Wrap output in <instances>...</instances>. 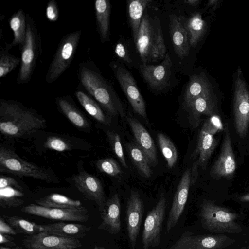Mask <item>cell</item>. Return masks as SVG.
<instances>
[{
    "label": "cell",
    "instance_id": "51",
    "mask_svg": "<svg viewBox=\"0 0 249 249\" xmlns=\"http://www.w3.org/2000/svg\"><path fill=\"white\" fill-rule=\"evenodd\" d=\"M238 249H249V247H241Z\"/></svg>",
    "mask_w": 249,
    "mask_h": 249
},
{
    "label": "cell",
    "instance_id": "41",
    "mask_svg": "<svg viewBox=\"0 0 249 249\" xmlns=\"http://www.w3.org/2000/svg\"><path fill=\"white\" fill-rule=\"evenodd\" d=\"M46 16L51 22L57 21L59 18V9L55 0H50L46 9Z\"/></svg>",
    "mask_w": 249,
    "mask_h": 249
},
{
    "label": "cell",
    "instance_id": "11",
    "mask_svg": "<svg viewBox=\"0 0 249 249\" xmlns=\"http://www.w3.org/2000/svg\"><path fill=\"white\" fill-rule=\"evenodd\" d=\"M26 213L61 222H86L89 216L87 210L81 209H60L30 204L21 208Z\"/></svg>",
    "mask_w": 249,
    "mask_h": 249
},
{
    "label": "cell",
    "instance_id": "31",
    "mask_svg": "<svg viewBox=\"0 0 249 249\" xmlns=\"http://www.w3.org/2000/svg\"><path fill=\"white\" fill-rule=\"evenodd\" d=\"M210 85L203 74L192 76L184 93L185 105L205 93H210Z\"/></svg>",
    "mask_w": 249,
    "mask_h": 249
},
{
    "label": "cell",
    "instance_id": "30",
    "mask_svg": "<svg viewBox=\"0 0 249 249\" xmlns=\"http://www.w3.org/2000/svg\"><path fill=\"white\" fill-rule=\"evenodd\" d=\"M150 2L151 1L149 0H133L128 2V15L135 43L143 13Z\"/></svg>",
    "mask_w": 249,
    "mask_h": 249
},
{
    "label": "cell",
    "instance_id": "6",
    "mask_svg": "<svg viewBox=\"0 0 249 249\" xmlns=\"http://www.w3.org/2000/svg\"><path fill=\"white\" fill-rule=\"evenodd\" d=\"M0 172L47 182L59 181L56 177L46 169L24 160L14 151L2 145L0 146Z\"/></svg>",
    "mask_w": 249,
    "mask_h": 249
},
{
    "label": "cell",
    "instance_id": "40",
    "mask_svg": "<svg viewBox=\"0 0 249 249\" xmlns=\"http://www.w3.org/2000/svg\"><path fill=\"white\" fill-rule=\"evenodd\" d=\"M44 146L51 150L64 152L70 150L71 145L63 138L51 136L47 138L44 144Z\"/></svg>",
    "mask_w": 249,
    "mask_h": 249
},
{
    "label": "cell",
    "instance_id": "14",
    "mask_svg": "<svg viewBox=\"0 0 249 249\" xmlns=\"http://www.w3.org/2000/svg\"><path fill=\"white\" fill-rule=\"evenodd\" d=\"M144 205L142 200L136 191H132L127 199L125 210V222L131 249H135L142 220Z\"/></svg>",
    "mask_w": 249,
    "mask_h": 249
},
{
    "label": "cell",
    "instance_id": "37",
    "mask_svg": "<svg viewBox=\"0 0 249 249\" xmlns=\"http://www.w3.org/2000/svg\"><path fill=\"white\" fill-rule=\"evenodd\" d=\"M20 58L10 53L7 49L0 51V78L5 77L20 64Z\"/></svg>",
    "mask_w": 249,
    "mask_h": 249
},
{
    "label": "cell",
    "instance_id": "19",
    "mask_svg": "<svg viewBox=\"0 0 249 249\" xmlns=\"http://www.w3.org/2000/svg\"><path fill=\"white\" fill-rule=\"evenodd\" d=\"M219 127L215 123L209 119L204 124L200 131L196 151L199 155L198 163L204 168L216 147L217 142L214 135Z\"/></svg>",
    "mask_w": 249,
    "mask_h": 249
},
{
    "label": "cell",
    "instance_id": "33",
    "mask_svg": "<svg viewBox=\"0 0 249 249\" xmlns=\"http://www.w3.org/2000/svg\"><path fill=\"white\" fill-rule=\"evenodd\" d=\"M127 148L130 157L139 172L143 176L150 178L152 173L150 165L144 153L136 143H129Z\"/></svg>",
    "mask_w": 249,
    "mask_h": 249
},
{
    "label": "cell",
    "instance_id": "46",
    "mask_svg": "<svg viewBox=\"0 0 249 249\" xmlns=\"http://www.w3.org/2000/svg\"><path fill=\"white\" fill-rule=\"evenodd\" d=\"M200 2L199 0H186L184 1L186 4H189L192 6H196Z\"/></svg>",
    "mask_w": 249,
    "mask_h": 249
},
{
    "label": "cell",
    "instance_id": "4",
    "mask_svg": "<svg viewBox=\"0 0 249 249\" xmlns=\"http://www.w3.org/2000/svg\"><path fill=\"white\" fill-rule=\"evenodd\" d=\"M199 217L202 227L211 233L239 234L242 231L236 221L239 218L238 213L210 200H204L202 203Z\"/></svg>",
    "mask_w": 249,
    "mask_h": 249
},
{
    "label": "cell",
    "instance_id": "24",
    "mask_svg": "<svg viewBox=\"0 0 249 249\" xmlns=\"http://www.w3.org/2000/svg\"><path fill=\"white\" fill-rule=\"evenodd\" d=\"M71 97L64 96L56 99V103L59 110L74 126L84 130L90 128L87 117L71 101Z\"/></svg>",
    "mask_w": 249,
    "mask_h": 249
},
{
    "label": "cell",
    "instance_id": "18",
    "mask_svg": "<svg viewBox=\"0 0 249 249\" xmlns=\"http://www.w3.org/2000/svg\"><path fill=\"white\" fill-rule=\"evenodd\" d=\"M172 63L168 53L159 65L140 66L142 75L150 87L157 90L165 89L168 85L171 75Z\"/></svg>",
    "mask_w": 249,
    "mask_h": 249
},
{
    "label": "cell",
    "instance_id": "47",
    "mask_svg": "<svg viewBox=\"0 0 249 249\" xmlns=\"http://www.w3.org/2000/svg\"><path fill=\"white\" fill-rule=\"evenodd\" d=\"M240 200L242 202H249V193L240 196Z\"/></svg>",
    "mask_w": 249,
    "mask_h": 249
},
{
    "label": "cell",
    "instance_id": "39",
    "mask_svg": "<svg viewBox=\"0 0 249 249\" xmlns=\"http://www.w3.org/2000/svg\"><path fill=\"white\" fill-rule=\"evenodd\" d=\"M107 136L111 147L122 165L127 168L124 154L121 144L120 135L114 132H108Z\"/></svg>",
    "mask_w": 249,
    "mask_h": 249
},
{
    "label": "cell",
    "instance_id": "2",
    "mask_svg": "<svg viewBox=\"0 0 249 249\" xmlns=\"http://www.w3.org/2000/svg\"><path fill=\"white\" fill-rule=\"evenodd\" d=\"M79 81L86 92L112 117L124 115L121 101L112 86L102 76L91 61L80 63L77 73Z\"/></svg>",
    "mask_w": 249,
    "mask_h": 249
},
{
    "label": "cell",
    "instance_id": "23",
    "mask_svg": "<svg viewBox=\"0 0 249 249\" xmlns=\"http://www.w3.org/2000/svg\"><path fill=\"white\" fill-rule=\"evenodd\" d=\"M42 232L79 239L83 238L90 230L86 225L66 222L41 225Z\"/></svg>",
    "mask_w": 249,
    "mask_h": 249
},
{
    "label": "cell",
    "instance_id": "52",
    "mask_svg": "<svg viewBox=\"0 0 249 249\" xmlns=\"http://www.w3.org/2000/svg\"><path fill=\"white\" fill-rule=\"evenodd\" d=\"M117 249V248H115V249Z\"/></svg>",
    "mask_w": 249,
    "mask_h": 249
},
{
    "label": "cell",
    "instance_id": "26",
    "mask_svg": "<svg viewBox=\"0 0 249 249\" xmlns=\"http://www.w3.org/2000/svg\"><path fill=\"white\" fill-rule=\"evenodd\" d=\"M189 112L190 115L195 124H199V120L202 115L209 116L215 115L214 104L210 93H205L190 103L185 105Z\"/></svg>",
    "mask_w": 249,
    "mask_h": 249
},
{
    "label": "cell",
    "instance_id": "35",
    "mask_svg": "<svg viewBox=\"0 0 249 249\" xmlns=\"http://www.w3.org/2000/svg\"><path fill=\"white\" fill-rule=\"evenodd\" d=\"M157 141L159 147L164 156L169 168L173 167L178 159V152L176 147L166 136L162 133L157 134Z\"/></svg>",
    "mask_w": 249,
    "mask_h": 249
},
{
    "label": "cell",
    "instance_id": "13",
    "mask_svg": "<svg viewBox=\"0 0 249 249\" xmlns=\"http://www.w3.org/2000/svg\"><path fill=\"white\" fill-rule=\"evenodd\" d=\"M238 74L235 84L234 117L236 131L243 138L249 124V93L241 73Z\"/></svg>",
    "mask_w": 249,
    "mask_h": 249
},
{
    "label": "cell",
    "instance_id": "8",
    "mask_svg": "<svg viewBox=\"0 0 249 249\" xmlns=\"http://www.w3.org/2000/svg\"><path fill=\"white\" fill-rule=\"evenodd\" d=\"M166 207V198L162 194L156 205L147 213L144 220L141 237L143 249L155 248L159 245Z\"/></svg>",
    "mask_w": 249,
    "mask_h": 249
},
{
    "label": "cell",
    "instance_id": "1",
    "mask_svg": "<svg viewBox=\"0 0 249 249\" xmlns=\"http://www.w3.org/2000/svg\"><path fill=\"white\" fill-rule=\"evenodd\" d=\"M34 110L13 100H0V131L4 137L18 138L31 135L46 125Z\"/></svg>",
    "mask_w": 249,
    "mask_h": 249
},
{
    "label": "cell",
    "instance_id": "7",
    "mask_svg": "<svg viewBox=\"0 0 249 249\" xmlns=\"http://www.w3.org/2000/svg\"><path fill=\"white\" fill-rule=\"evenodd\" d=\"M82 32L78 30L69 33L60 40L46 73L47 83L56 81L69 67L77 49Z\"/></svg>",
    "mask_w": 249,
    "mask_h": 249
},
{
    "label": "cell",
    "instance_id": "22",
    "mask_svg": "<svg viewBox=\"0 0 249 249\" xmlns=\"http://www.w3.org/2000/svg\"><path fill=\"white\" fill-rule=\"evenodd\" d=\"M170 33L172 44L177 55L180 58L187 56L190 50L189 35L184 19L175 15L170 18Z\"/></svg>",
    "mask_w": 249,
    "mask_h": 249
},
{
    "label": "cell",
    "instance_id": "43",
    "mask_svg": "<svg viewBox=\"0 0 249 249\" xmlns=\"http://www.w3.org/2000/svg\"><path fill=\"white\" fill-rule=\"evenodd\" d=\"M12 187L22 191V188L18 183L13 178L4 175L0 176V189Z\"/></svg>",
    "mask_w": 249,
    "mask_h": 249
},
{
    "label": "cell",
    "instance_id": "16",
    "mask_svg": "<svg viewBox=\"0 0 249 249\" xmlns=\"http://www.w3.org/2000/svg\"><path fill=\"white\" fill-rule=\"evenodd\" d=\"M236 168L231 139L227 127L220 155L212 166L210 173L212 178L217 179L222 178L230 179L233 176Z\"/></svg>",
    "mask_w": 249,
    "mask_h": 249
},
{
    "label": "cell",
    "instance_id": "42",
    "mask_svg": "<svg viewBox=\"0 0 249 249\" xmlns=\"http://www.w3.org/2000/svg\"><path fill=\"white\" fill-rule=\"evenodd\" d=\"M115 53L117 57L127 63H132L127 48L124 44L120 42H118L115 49Z\"/></svg>",
    "mask_w": 249,
    "mask_h": 249
},
{
    "label": "cell",
    "instance_id": "3",
    "mask_svg": "<svg viewBox=\"0 0 249 249\" xmlns=\"http://www.w3.org/2000/svg\"><path fill=\"white\" fill-rule=\"evenodd\" d=\"M142 64L164 58L166 46L161 26L158 19L143 14L135 42Z\"/></svg>",
    "mask_w": 249,
    "mask_h": 249
},
{
    "label": "cell",
    "instance_id": "34",
    "mask_svg": "<svg viewBox=\"0 0 249 249\" xmlns=\"http://www.w3.org/2000/svg\"><path fill=\"white\" fill-rule=\"evenodd\" d=\"M4 219L18 233L33 235L42 232L41 225L17 216H3Z\"/></svg>",
    "mask_w": 249,
    "mask_h": 249
},
{
    "label": "cell",
    "instance_id": "50",
    "mask_svg": "<svg viewBox=\"0 0 249 249\" xmlns=\"http://www.w3.org/2000/svg\"><path fill=\"white\" fill-rule=\"evenodd\" d=\"M91 249H105L103 247H95Z\"/></svg>",
    "mask_w": 249,
    "mask_h": 249
},
{
    "label": "cell",
    "instance_id": "17",
    "mask_svg": "<svg viewBox=\"0 0 249 249\" xmlns=\"http://www.w3.org/2000/svg\"><path fill=\"white\" fill-rule=\"evenodd\" d=\"M191 185V171L190 169H187L183 173L174 195L167 220V233H169L176 226L182 215L187 201Z\"/></svg>",
    "mask_w": 249,
    "mask_h": 249
},
{
    "label": "cell",
    "instance_id": "45",
    "mask_svg": "<svg viewBox=\"0 0 249 249\" xmlns=\"http://www.w3.org/2000/svg\"><path fill=\"white\" fill-rule=\"evenodd\" d=\"M0 244H8L14 246L15 244L13 242L11 237L5 234L0 233Z\"/></svg>",
    "mask_w": 249,
    "mask_h": 249
},
{
    "label": "cell",
    "instance_id": "12",
    "mask_svg": "<svg viewBox=\"0 0 249 249\" xmlns=\"http://www.w3.org/2000/svg\"><path fill=\"white\" fill-rule=\"evenodd\" d=\"M22 243L28 249H78L82 246L79 239L45 232L26 236Z\"/></svg>",
    "mask_w": 249,
    "mask_h": 249
},
{
    "label": "cell",
    "instance_id": "48",
    "mask_svg": "<svg viewBox=\"0 0 249 249\" xmlns=\"http://www.w3.org/2000/svg\"><path fill=\"white\" fill-rule=\"evenodd\" d=\"M217 1L216 0H211L209 1L208 4L209 5H213L215 4Z\"/></svg>",
    "mask_w": 249,
    "mask_h": 249
},
{
    "label": "cell",
    "instance_id": "10",
    "mask_svg": "<svg viewBox=\"0 0 249 249\" xmlns=\"http://www.w3.org/2000/svg\"><path fill=\"white\" fill-rule=\"evenodd\" d=\"M110 66L133 110L148 121L145 101L131 74L116 62H111Z\"/></svg>",
    "mask_w": 249,
    "mask_h": 249
},
{
    "label": "cell",
    "instance_id": "9",
    "mask_svg": "<svg viewBox=\"0 0 249 249\" xmlns=\"http://www.w3.org/2000/svg\"><path fill=\"white\" fill-rule=\"evenodd\" d=\"M235 242V239L224 234L194 235L185 231L170 249H223Z\"/></svg>",
    "mask_w": 249,
    "mask_h": 249
},
{
    "label": "cell",
    "instance_id": "5",
    "mask_svg": "<svg viewBox=\"0 0 249 249\" xmlns=\"http://www.w3.org/2000/svg\"><path fill=\"white\" fill-rule=\"evenodd\" d=\"M26 35L21 50L20 64L17 78L19 84L28 83L35 70L39 54L41 53L39 32L32 18L26 14Z\"/></svg>",
    "mask_w": 249,
    "mask_h": 249
},
{
    "label": "cell",
    "instance_id": "15",
    "mask_svg": "<svg viewBox=\"0 0 249 249\" xmlns=\"http://www.w3.org/2000/svg\"><path fill=\"white\" fill-rule=\"evenodd\" d=\"M74 185L88 199L94 201L99 211L103 209L106 202L102 184L94 175L87 172H81L72 177Z\"/></svg>",
    "mask_w": 249,
    "mask_h": 249
},
{
    "label": "cell",
    "instance_id": "21",
    "mask_svg": "<svg viewBox=\"0 0 249 249\" xmlns=\"http://www.w3.org/2000/svg\"><path fill=\"white\" fill-rule=\"evenodd\" d=\"M127 121L135 137L136 144L145 154L150 166H156L157 157L154 141L144 127L137 120L129 117Z\"/></svg>",
    "mask_w": 249,
    "mask_h": 249
},
{
    "label": "cell",
    "instance_id": "20",
    "mask_svg": "<svg viewBox=\"0 0 249 249\" xmlns=\"http://www.w3.org/2000/svg\"><path fill=\"white\" fill-rule=\"evenodd\" d=\"M100 212L101 222L98 230H105L111 235L118 234L121 230V204L119 196L114 194L106 201Z\"/></svg>",
    "mask_w": 249,
    "mask_h": 249
},
{
    "label": "cell",
    "instance_id": "38",
    "mask_svg": "<svg viewBox=\"0 0 249 249\" xmlns=\"http://www.w3.org/2000/svg\"><path fill=\"white\" fill-rule=\"evenodd\" d=\"M96 165L99 171L111 177H120L122 173L120 165L112 158L99 160Z\"/></svg>",
    "mask_w": 249,
    "mask_h": 249
},
{
    "label": "cell",
    "instance_id": "29",
    "mask_svg": "<svg viewBox=\"0 0 249 249\" xmlns=\"http://www.w3.org/2000/svg\"><path fill=\"white\" fill-rule=\"evenodd\" d=\"M36 204L50 208L81 209L84 208L79 200H74L64 195L52 194L35 200Z\"/></svg>",
    "mask_w": 249,
    "mask_h": 249
},
{
    "label": "cell",
    "instance_id": "36",
    "mask_svg": "<svg viewBox=\"0 0 249 249\" xmlns=\"http://www.w3.org/2000/svg\"><path fill=\"white\" fill-rule=\"evenodd\" d=\"M23 195L20 190L14 187L0 189V205L4 208L19 206L23 204L24 201L19 197Z\"/></svg>",
    "mask_w": 249,
    "mask_h": 249
},
{
    "label": "cell",
    "instance_id": "44",
    "mask_svg": "<svg viewBox=\"0 0 249 249\" xmlns=\"http://www.w3.org/2000/svg\"><path fill=\"white\" fill-rule=\"evenodd\" d=\"M0 233L5 234L16 235L18 232L8 223L5 222L2 217H0Z\"/></svg>",
    "mask_w": 249,
    "mask_h": 249
},
{
    "label": "cell",
    "instance_id": "25",
    "mask_svg": "<svg viewBox=\"0 0 249 249\" xmlns=\"http://www.w3.org/2000/svg\"><path fill=\"white\" fill-rule=\"evenodd\" d=\"M97 29L102 42L109 40L111 4L108 0H96L94 4Z\"/></svg>",
    "mask_w": 249,
    "mask_h": 249
},
{
    "label": "cell",
    "instance_id": "28",
    "mask_svg": "<svg viewBox=\"0 0 249 249\" xmlns=\"http://www.w3.org/2000/svg\"><path fill=\"white\" fill-rule=\"evenodd\" d=\"M75 95L81 105L91 116L103 124H110L109 118L105 115L100 105L89 94L78 89L75 92Z\"/></svg>",
    "mask_w": 249,
    "mask_h": 249
},
{
    "label": "cell",
    "instance_id": "27",
    "mask_svg": "<svg viewBox=\"0 0 249 249\" xmlns=\"http://www.w3.org/2000/svg\"><path fill=\"white\" fill-rule=\"evenodd\" d=\"M9 24L13 32L14 39L11 43L6 44V48L9 50L19 45L21 49L25 39L27 29L26 14L24 11L18 9L10 18Z\"/></svg>",
    "mask_w": 249,
    "mask_h": 249
},
{
    "label": "cell",
    "instance_id": "49",
    "mask_svg": "<svg viewBox=\"0 0 249 249\" xmlns=\"http://www.w3.org/2000/svg\"><path fill=\"white\" fill-rule=\"evenodd\" d=\"M0 249H23L22 248H14V249H11V248H7V247H3V246H1L0 247Z\"/></svg>",
    "mask_w": 249,
    "mask_h": 249
},
{
    "label": "cell",
    "instance_id": "32",
    "mask_svg": "<svg viewBox=\"0 0 249 249\" xmlns=\"http://www.w3.org/2000/svg\"><path fill=\"white\" fill-rule=\"evenodd\" d=\"M184 23L189 35L190 47H194L204 34L206 23L199 13L193 15L185 21L184 19Z\"/></svg>",
    "mask_w": 249,
    "mask_h": 249
}]
</instances>
